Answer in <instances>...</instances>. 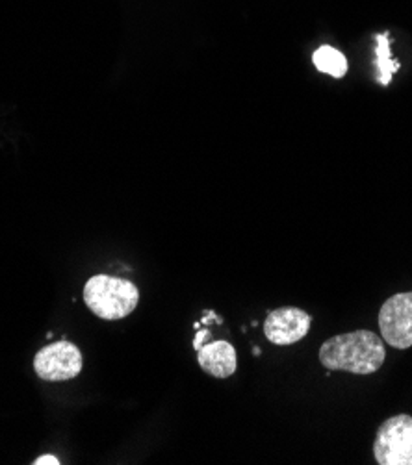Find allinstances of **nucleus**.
I'll return each mask as SVG.
<instances>
[{
	"label": "nucleus",
	"mask_w": 412,
	"mask_h": 465,
	"mask_svg": "<svg viewBox=\"0 0 412 465\" xmlns=\"http://www.w3.org/2000/svg\"><path fill=\"white\" fill-rule=\"evenodd\" d=\"M199 365L214 379H228L236 373L238 356L236 349L228 341H212L203 345L197 354Z\"/></svg>",
	"instance_id": "nucleus-7"
},
{
	"label": "nucleus",
	"mask_w": 412,
	"mask_h": 465,
	"mask_svg": "<svg viewBox=\"0 0 412 465\" xmlns=\"http://www.w3.org/2000/svg\"><path fill=\"white\" fill-rule=\"evenodd\" d=\"M379 465H412V417L394 415L387 420L374 441Z\"/></svg>",
	"instance_id": "nucleus-3"
},
{
	"label": "nucleus",
	"mask_w": 412,
	"mask_h": 465,
	"mask_svg": "<svg viewBox=\"0 0 412 465\" xmlns=\"http://www.w3.org/2000/svg\"><path fill=\"white\" fill-rule=\"evenodd\" d=\"M84 301L97 317L105 321H117L136 310L137 302H140V292L125 278L97 274L85 282Z\"/></svg>",
	"instance_id": "nucleus-2"
},
{
	"label": "nucleus",
	"mask_w": 412,
	"mask_h": 465,
	"mask_svg": "<svg viewBox=\"0 0 412 465\" xmlns=\"http://www.w3.org/2000/svg\"><path fill=\"white\" fill-rule=\"evenodd\" d=\"M385 341L372 331H355L327 340L319 349V361L329 371L372 375L385 363Z\"/></svg>",
	"instance_id": "nucleus-1"
},
{
	"label": "nucleus",
	"mask_w": 412,
	"mask_h": 465,
	"mask_svg": "<svg viewBox=\"0 0 412 465\" xmlns=\"http://www.w3.org/2000/svg\"><path fill=\"white\" fill-rule=\"evenodd\" d=\"M35 375L45 382H65L80 375L82 352L71 341H56L43 347L34 358Z\"/></svg>",
	"instance_id": "nucleus-4"
},
{
	"label": "nucleus",
	"mask_w": 412,
	"mask_h": 465,
	"mask_svg": "<svg viewBox=\"0 0 412 465\" xmlns=\"http://www.w3.org/2000/svg\"><path fill=\"white\" fill-rule=\"evenodd\" d=\"M376 41H377V46H376V58H377V69H379V74H377V80L379 84L383 85H388L392 82V76L394 73L401 67L399 62H396L392 58V53H390V35L388 32L385 34H379L376 35Z\"/></svg>",
	"instance_id": "nucleus-9"
},
{
	"label": "nucleus",
	"mask_w": 412,
	"mask_h": 465,
	"mask_svg": "<svg viewBox=\"0 0 412 465\" xmlns=\"http://www.w3.org/2000/svg\"><path fill=\"white\" fill-rule=\"evenodd\" d=\"M379 329L390 347L399 351L412 347V292L397 293L383 304Z\"/></svg>",
	"instance_id": "nucleus-5"
},
{
	"label": "nucleus",
	"mask_w": 412,
	"mask_h": 465,
	"mask_svg": "<svg viewBox=\"0 0 412 465\" xmlns=\"http://www.w3.org/2000/svg\"><path fill=\"white\" fill-rule=\"evenodd\" d=\"M312 62L319 73L331 74L333 78H344L347 73L346 56L338 49H335V46H329V45L319 46V49L312 54Z\"/></svg>",
	"instance_id": "nucleus-8"
},
{
	"label": "nucleus",
	"mask_w": 412,
	"mask_h": 465,
	"mask_svg": "<svg viewBox=\"0 0 412 465\" xmlns=\"http://www.w3.org/2000/svg\"><path fill=\"white\" fill-rule=\"evenodd\" d=\"M310 324V313L294 306H285L267 315L264 322V334L273 345H292L308 334Z\"/></svg>",
	"instance_id": "nucleus-6"
},
{
	"label": "nucleus",
	"mask_w": 412,
	"mask_h": 465,
	"mask_svg": "<svg viewBox=\"0 0 412 465\" xmlns=\"http://www.w3.org/2000/svg\"><path fill=\"white\" fill-rule=\"evenodd\" d=\"M43 463H49V465H58V463H60V460H58L56 456H39V458L34 461V465H43Z\"/></svg>",
	"instance_id": "nucleus-10"
},
{
	"label": "nucleus",
	"mask_w": 412,
	"mask_h": 465,
	"mask_svg": "<svg viewBox=\"0 0 412 465\" xmlns=\"http://www.w3.org/2000/svg\"><path fill=\"white\" fill-rule=\"evenodd\" d=\"M210 338V332L208 331H201L197 336H196V341H194V349L199 352V349L203 347V341Z\"/></svg>",
	"instance_id": "nucleus-11"
}]
</instances>
